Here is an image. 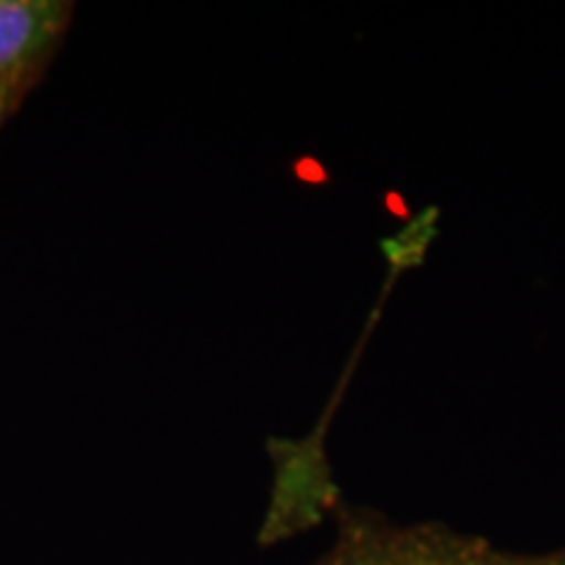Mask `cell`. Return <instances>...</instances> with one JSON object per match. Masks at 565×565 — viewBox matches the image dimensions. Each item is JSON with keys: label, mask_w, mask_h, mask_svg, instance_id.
<instances>
[{"label": "cell", "mask_w": 565, "mask_h": 565, "mask_svg": "<svg viewBox=\"0 0 565 565\" xmlns=\"http://www.w3.org/2000/svg\"><path fill=\"white\" fill-rule=\"evenodd\" d=\"M66 6L47 0H0V84L38 61L58 34Z\"/></svg>", "instance_id": "1"}, {"label": "cell", "mask_w": 565, "mask_h": 565, "mask_svg": "<svg viewBox=\"0 0 565 565\" xmlns=\"http://www.w3.org/2000/svg\"><path fill=\"white\" fill-rule=\"evenodd\" d=\"M9 95H11V87H6V84H0V118H3L6 105H9Z\"/></svg>", "instance_id": "2"}, {"label": "cell", "mask_w": 565, "mask_h": 565, "mask_svg": "<svg viewBox=\"0 0 565 565\" xmlns=\"http://www.w3.org/2000/svg\"><path fill=\"white\" fill-rule=\"evenodd\" d=\"M553 565H565V563H553Z\"/></svg>", "instance_id": "3"}]
</instances>
